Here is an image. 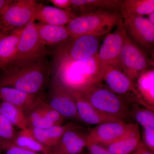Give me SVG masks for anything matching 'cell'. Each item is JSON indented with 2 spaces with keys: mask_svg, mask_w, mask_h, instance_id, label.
I'll return each instance as SVG.
<instances>
[{
  "mask_svg": "<svg viewBox=\"0 0 154 154\" xmlns=\"http://www.w3.org/2000/svg\"><path fill=\"white\" fill-rule=\"evenodd\" d=\"M104 70L98 53L79 61L54 58L52 63L53 80L69 91L80 94L102 84Z\"/></svg>",
  "mask_w": 154,
  "mask_h": 154,
  "instance_id": "6da1fadb",
  "label": "cell"
},
{
  "mask_svg": "<svg viewBox=\"0 0 154 154\" xmlns=\"http://www.w3.org/2000/svg\"><path fill=\"white\" fill-rule=\"evenodd\" d=\"M45 57L6 68L0 79V87H11L39 96L52 72V63Z\"/></svg>",
  "mask_w": 154,
  "mask_h": 154,
  "instance_id": "7a4b0ae2",
  "label": "cell"
},
{
  "mask_svg": "<svg viewBox=\"0 0 154 154\" xmlns=\"http://www.w3.org/2000/svg\"><path fill=\"white\" fill-rule=\"evenodd\" d=\"M122 24L120 13L100 10L76 16L66 27L72 39L84 35L104 36Z\"/></svg>",
  "mask_w": 154,
  "mask_h": 154,
  "instance_id": "3957f363",
  "label": "cell"
},
{
  "mask_svg": "<svg viewBox=\"0 0 154 154\" xmlns=\"http://www.w3.org/2000/svg\"><path fill=\"white\" fill-rule=\"evenodd\" d=\"M97 110L126 122L131 118V103L102 84L80 94Z\"/></svg>",
  "mask_w": 154,
  "mask_h": 154,
  "instance_id": "277c9868",
  "label": "cell"
},
{
  "mask_svg": "<svg viewBox=\"0 0 154 154\" xmlns=\"http://www.w3.org/2000/svg\"><path fill=\"white\" fill-rule=\"evenodd\" d=\"M126 34L119 57L120 70L134 83L143 72L153 66V61Z\"/></svg>",
  "mask_w": 154,
  "mask_h": 154,
  "instance_id": "5b68a950",
  "label": "cell"
},
{
  "mask_svg": "<svg viewBox=\"0 0 154 154\" xmlns=\"http://www.w3.org/2000/svg\"><path fill=\"white\" fill-rule=\"evenodd\" d=\"M35 22L31 20L24 28L19 38L16 55L10 66L46 56L48 53L46 45L38 36Z\"/></svg>",
  "mask_w": 154,
  "mask_h": 154,
  "instance_id": "8992f818",
  "label": "cell"
},
{
  "mask_svg": "<svg viewBox=\"0 0 154 154\" xmlns=\"http://www.w3.org/2000/svg\"><path fill=\"white\" fill-rule=\"evenodd\" d=\"M122 26L130 39L148 55L154 53V25L141 16L122 19Z\"/></svg>",
  "mask_w": 154,
  "mask_h": 154,
  "instance_id": "52a82bcc",
  "label": "cell"
},
{
  "mask_svg": "<svg viewBox=\"0 0 154 154\" xmlns=\"http://www.w3.org/2000/svg\"><path fill=\"white\" fill-rule=\"evenodd\" d=\"M99 46V37L84 35L55 48L52 54L54 58L72 61L84 60L97 54Z\"/></svg>",
  "mask_w": 154,
  "mask_h": 154,
  "instance_id": "ba28073f",
  "label": "cell"
},
{
  "mask_svg": "<svg viewBox=\"0 0 154 154\" xmlns=\"http://www.w3.org/2000/svg\"><path fill=\"white\" fill-rule=\"evenodd\" d=\"M37 3L35 0L12 1L0 17L4 33L26 26L32 20Z\"/></svg>",
  "mask_w": 154,
  "mask_h": 154,
  "instance_id": "9c48e42d",
  "label": "cell"
},
{
  "mask_svg": "<svg viewBox=\"0 0 154 154\" xmlns=\"http://www.w3.org/2000/svg\"><path fill=\"white\" fill-rule=\"evenodd\" d=\"M103 81L110 91L126 99L131 104L137 103L148 108L142 100L134 83L120 70L110 66H104Z\"/></svg>",
  "mask_w": 154,
  "mask_h": 154,
  "instance_id": "30bf717a",
  "label": "cell"
},
{
  "mask_svg": "<svg viewBox=\"0 0 154 154\" xmlns=\"http://www.w3.org/2000/svg\"><path fill=\"white\" fill-rule=\"evenodd\" d=\"M138 127L137 124L122 121L108 122L97 125L89 131L88 142L103 145L110 144L121 139Z\"/></svg>",
  "mask_w": 154,
  "mask_h": 154,
  "instance_id": "8fae6325",
  "label": "cell"
},
{
  "mask_svg": "<svg viewBox=\"0 0 154 154\" xmlns=\"http://www.w3.org/2000/svg\"><path fill=\"white\" fill-rule=\"evenodd\" d=\"M45 101L65 119L80 122L76 103L72 92L54 80L51 83L48 99Z\"/></svg>",
  "mask_w": 154,
  "mask_h": 154,
  "instance_id": "7c38bea8",
  "label": "cell"
},
{
  "mask_svg": "<svg viewBox=\"0 0 154 154\" xmlns=\"http://www.w3.org/2000/svg\"><path fill=\"white\" fill-rule=\"evenodd\" d=\"M126 35L122 24L113 33L105 37L98 52V57L103 66H110L120 70L119 57Z\"/></svg>",
  "mask_w": 154,
  "mask_h": 154,
  "instance_id": "4fadbf2b",
  "label": "cell"
},
{
  "mask_svg": "<svg viewBox=\"0 0 154 154\" xmlns=\"http://www.w3.org/2000/svg\"><path fill=\"white\" fill-rule=\"evenodd\" d=\"M84 129L71 123L53 152L57 154H81L88 142L89 131Z\"/></svg>",
  "mask_w": 154,
  "mask_h": 154,
  "instance_id": "5bb4252c",
  "label": "cell"
},
{
  "mask_svg": "<svg viewBox=\"0 0 154 154\" xmlns=\"http://www.w3.org/2000/svg\"><path fill=\"white\" fill-rule=\"evenodd\" d=\"M77 15L72 11L37 3L32 20L48 25L66 26Z\"/></svg>",
  "mask_w": 154,
  "mask_h": 154,
  "instance_id": "9a60e30c",
  "label": "cell"
},
{
  "mask_svg": "<svg viewBox=\"0 0 154 154\" xmlns=\"http://www.w3.org/2000/svg\"><path fill=\"white\" fill-rule=\"evenodd\" d=\"M71 92L76 103L77 113L80 122L97 125L108 122L122 121L102 113L91 105L82 95Z\"/></svg>",
  "mask_w": 154,
  "mask_h": 154,
  "instance_id": "2e32d148",
  "label": "cell"
},
{
  "mask_svg": "<svg viewBox=\"0 0 154 154\" xmlns=\"http://www.w3.org/2000/svg\"><path fill=\"white\" fill-rule=\"evenodd\" d=\"M35 26L39 38L46 45L56 48L72 39L66 26L48 25L39 22L35 23Z\"/></svg>",
  "mask_w": 154,
  "mask_h": 154,
  "instance_id": "e0dca14e",
  "label": "cell"
},
{
  "mask_svg": "<svg viewBox=\"0 0 154 154\" xmlns=\"http://www.w3.org/2000/svg\"><path fill=\"white\" fill-rule=\"evenodd\" d=\"M71 10L77 16L102 11L120 14L121 0H71Z\"/></svg>",
  "mask_w": 154,
  "mask_h": 154,
  "instance_id": "ac0fdd59",
  "label": "cell"
},
{
  "mask_svg": "<svg viewBox=\"0 0 154 154\" xmlns=\"http://www.w3.org/2000/svg\"><path fill=\"white\" fill-rule=\"evenodd\" d=\"M39 96L11 87H0V101L17 106L25 113L34 105Z\"/></svg>",
  "mask_w": 154,
  "mask_h": 154,
  "instance_id": "d6986e66",
  "label": "cell"
},
{
  "mask_svg": "<svg viewBox=\"0 0 154 154\" xmlns=\"http://www.w3.org/2000/svg\"><path fill=\"white\" fill-rule=\"evenodd\" d=\"M71 123L45 128L28 127L34 137L45 146L54 151Z\"/></svg>",
  "mask_w": 154,
  "mask_h": 154,
  "instance_id": "ffe728a7",
  "label": "cell"
},
{
  "mask_svg": "<svg viewBox=\"0 0 154 154\" xmlns=\"http://www.w3.org/2000/svg\"><path fill=\"white\" fill-rule=\"evenodd\" d=\"M25 27L12 30L10 34L2 38L0 43V68L6 69L13 62L19 38Z\"/></svg>",
  "mask_w": 154,
  "mask_h": 154,
  "instance_id": "44dd1931",
  "label": "cell"
},
{
  "mask_svg": "<svg viewBox=\"0 0 154 154\" xmlns=\"http://www.w3.org/2000/svg\"><path fill=\"white\" fill-rule=\"evenodd\" d=\"M154 71L150 68L143 72L134 83L142 100L149 109L154 111Z\"/></svg>",
  "mask_w": 154,
  "mask_h": 154,
  "instance_id": "7402d4cb",
  "label": "cell"
},
{
  "mask_svg": "<svg viewBox=\"0 0 154 154\" xmlns=\"http://www.w3.org/2000/svg\"><path fill=\"white\" fill-rule=\"evenodd\" d=\"M141 143L138 127L121 139L104 146L113 154H132L139 147Z\"/></svg>",
  "mask_w": 154,
  "mask_h": 154,
  "instance_id": "603a6c76",
  "label": "cell"
},
{
  "mask_svg": "<svg viewBox=\"0 0 154 154\" xmlns=\"http://www.w3.org/2000/svg\"><path fill=\"white\" fill-rule=\"evenodd\" d=\"M11 144L38 153L48 154L53 152L40 143L34 137L28 128L16 132Z\"/></svg>",
  "mask_w": 154,
  "mask_h": 154,
  "instance_id": "cb8c5ba5",
  "label": "cell"
},
{
  "mask_svg": "<svg viewBox=\"0 0 154 154\" xmlns=\"http://www.w3.org/2000/svg\"><path fill=\"white\" fill-rule=\"evenodd\" d=\"M154 11V0H121L122 19L129 16L143 17Z\"/></svg>",
  "mask_w": 154,
  "mask_h": 154,
  "instance_id": "d4e9b609",
  "label": "cell"
},
{
  "mask_svg": "<svg viewBox=\"0 0 154 154\" xmlns=\"http://www.w3.org/2000/svg\"><path fill=\"white\" fill-rule=\"evenodd\" d=\"M0 114L5 117L14 127L20 130L28 128V122L25 112L17 106L0 101Z\"/></svg>",
  "mask_w": 154,
  "mask_h": 154,
  "instance_id": "484cf974",
  "label": "cell"
},
{
  "mask_svg": "<svg viewBox=\"0 0 154 154\" xmlns=\"http://www.w3.org/2000/svg\"><path fill=\"white\" fill-rule=\"evenodd\" d=\"M130 116L142 127L143 130L154 129V111L137 103L130 106Z\"/></svg>",
  "mask_w": 154,
  "mask_h": 154,
  "instance_id": "4316f807",
  "label": "cell"
},
{
  "mask_svg": "<svg viewBox=\"0 0 154 154\" xmlns=\"http://www.w3.org/2000/svg\"><path fill=\"white\" fill-rule=\"evenodd\" d=\"M16 132L14 127L0 114V146L11 144Z\"/></svg>",
  "mask_w": 154,
  "mask_h": 154,
  "instance_id": "83f0119b",
  "label": "cell"
},
{
  "mask_svg": "<svg viewBox=\"0 0 154 154\" xmlns=\"http://www.w3.org/2000/svg\"><path fill=\"white\" fill-rule=\"evenodd\" d=\"M1 148L4 154H57L54 152L48 154L38 153L20 148L12 144L8 145Z\"/></svg>",
  "mask_w": 154,
  "mask_h": 154,
  "instance_id": "f1b7e54d",
  "label": "cell"
},
{
  "mask_svg": "<svg viewBox=\"0 0 154 154\" xmlns=\"http://www.w3.org/2000/svg\"><path fill=\"white\" fill-rule=\"evenodd\" d=\"M86 147L90 154H113L103 145L88 142Z\"/></svg>",
  "mask_w": 154,
  "mask_h": 154,
  "instance_id": "f546056e",
  "label": "cell"
},
{
  "mask_svg": "<svg viewBox=\"0 0 154 154\" xmlns=\"http://www.w3.org/2000/svg\"><path fill=\"white\" fill-rule=\"evenodd\" d=\"M49 2L58 8L72 11L71 0H50Z\"/></svg>",
  "mask_w": 154,
  "mask_h": 154,
  "instance_id": "4dcf8cb0",
  "label": "cell"
},
{
  "mask_svg": "<svg viewBox=\"0 0 154 154\" xmlns=\"http://www.w3.org/2000/svg\"><path fill=\"white\" fill-rule=\"evenodd\" d=\"M132 154H154V152L149 149L142 142L140 146Z\"/></svg>",
  "mask_w": 154,
  "mask_h": 154,
  "instance_id": "1f68e13d",
  "label": "cell"
},
{
  "mask_svg": "<svg viewBox=\"0 0 154 154\" xmlns=\"http://www.w3.org/2000/svg\"><path fill=\"white\" fill-rule=\"evenodd\" d=\"M12 1V0H0V17Z\"/></svg>",
  "mask_w": 154,
  "mask_h": 154,
  "instance_id": "d6a6232c",
  "label": "cell"
},
{
  "mask_svg": "<svg viewBox=\"0 0 154 154\" xmlns=\"http://www.w3.org/2000/svg\"><path fill=\"white\" fill-rule=\"evenodd\" d=\"M149 21L154 25V11L148 15V18Z\"/></svg>",
  "mask_w": 154,
  "mask_h": 154,
  "instance_id": "836d02e7",
  "label": "cell"
},
{
  "mask_svg": "<svg viewBox=\"0 0 154 154\" xmlns=\"http://www.w3.org/2000/svg\"><path fill=\"white\" fill-rule=\"evenodd\" d=\"M6 34H5V33H3L2 31H0V43H1V42L2 41V38Z\"/></svg>",
  "mask_w": 154,
  "mask_h": 154,
  "instance_id": "e575fe53",
  "label": "cell"
},
{
  "mask_svg": "<svg viewBox=\"0 0 154 154\" xmlns=\"http://www.w3.org/2000/svg\"><path fill=\"white\" fill-rule=\"evenodd\" d=\"M0 154H4V153H3L2 149L1 146H0Z\"/></svg>",
  "mask_w": 154,
  "mask_h": 154,
  "instance_id": "d590c367",
  "label": "cell"
},
{
  "mask_svg": "<svg viewBox=\"0 0 154 154\" xmlns=\"http://www.w3.org/2000/svg\"><path fill=\"white\" fill-rule=\"evenodd\" d=\"M2 31L3 32H3V31L2 28V26H1V25H0V31Z\"/></svg>",
  "mask_w": 154,
  "mask_h": 154,
  "instance_id": "8d00e7d4",
  "label": "cell"
}]
</instances>
